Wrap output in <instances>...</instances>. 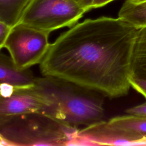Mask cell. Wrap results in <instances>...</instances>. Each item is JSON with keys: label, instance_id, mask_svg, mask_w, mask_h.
Here are the masks:
<instances>
[{"label": "cell", "instance_id": "cell-10", "mask_svg": "<svg viewBox=\"0 0 146 146\" xmlns=\"http://www.w3.org/2000/svg\"><path fill=\"white\" fill-rule=\"evenodd\" d=\"M32 0H0V22L13 27L18 24Z\"/></svg>", "mask_w": 146, "mask_h": 146}, {"label": "cell", "instance_id": "cell-7", "mask_svg": "<svg viewBox=\"0 0 146 146\" xmlns=\"http://www.w3.org/2000/svg\"><path fill=\"white\" fill-rule=\"evenodd\" d=\"M50 104L46 99L35 88H14L13 94L7 98L1 96L0 115H18L30 112H41L48 115Z\"/></svg>", "mask_w": 146, "mask_h": 146}, {"label": "cell", "instance_id": "cell-1", "mask_svg": "<svg viewBox=\"0 0 146 146\" xmlns=\"http://www.w3.org/2000/svg\"><path fill=\"white\" fill-rule=\"evenodd\" d=\"M139 28L120 18L87 19L51 44L40 63L43 76L65 79L105 96L128 94Z\"/></svg>", "mask_w": 146, "mask_h": 146}, {"label": "cell", "instance_id": "cell-13", "mask_svg": "<svg viewBox=\"0 0 146 146\" xmlns=\"http://www.w3.org/2000/svg\"><path fill=\"white\" fill-rule=\"evenodd\" d=\"M131 87L146 99V74H131Z\"/></svg>", "mask_w": 146, "mask_h": 146}, {"label": "cell", "instance_id": "cell-2", "mask_svg": "<svg viewBox=\"0 0 146 146\" xmlns=\"http://www.w3.org/2000/svg\"><path fill=\"white\" fill-rule=\"evenodd\" d=\"M34 87L49 103L51 117L76 128L104 120L105 96L97 91L49 76L36 78Z\"/></svg>", "mask_w": 146, "mask_h": 146}, {"label": "cell", "instance_id": "cell-9", "mask_svg": "<svg viewBox=\"0 0 146 146\" xmlns=\"http://www.w3.org/2000/svg\"><path fill=\"white\" fill-rule=\"evenodd\" d=\"M118 17L140 29L146 26V1L125 0L121 6Z\"/></svg>", "mask_w": 146, "mask_h": 146}, {"label": "cell", "instance_id": "cell-4", "mask_svg": "<svg viewBox=\"0 0 146 146\" xmlns=\"http://www.w3.org/2000/svg\"><path fill=\"white\" fill-rule=\"evenodd\" d=\"M86 12L75 0H32L19 23L51 33L73 26Z\"/></svg>", "mask_w": 146, "mask_h": 146}, {"label": "cell", "instance_id": "cell-6", "mask_svg": "<svg viewBox=\"0 0 146 146\" xmlns=\"http://www.w3.org/2000/svg\"><path fill=\"white\" fill-rule=\"evenodd\" d=\"M72 145H146V136L119 129L104 120L78 130Z\"/></svg>", "mask_w": 146, "mask_h": 146}, {"label": "cell", "instance_id": "cell-14", "mask_svg": "<svg viewBox=\"0 0 146 146\" xmlns=\"http://www.w3.org/2000/svg\"><path fill=\"white\" fill-rule=\"evenodd\" d=\"M125 112L126 113L129 115L146 116V102L142 104L129 108L127 109Z\"/></svg>", "mask_w": 146, "mask_h": 146}, {"label": "cell", "instance_id": "cell-8", "mask_svg": "<svg viewBox=\"0 0 146 146\" xmlns=\"http://www.w3.org/2000/svg\"><path fill=\"white\" fill-rule=\"evenodd\" d=\"M36 78L29 68H18L11 57L0 54V82L9 84L14 88H30L35 85Z\"/></svg>", "mask_w": 146, "mask_h": 146}, {"label": "cell", "instance_id": "cell-15", "mask_svg": "<svg viewBox=\"0 0 146 146\" xmlns=\"http://www.w3.org/2000/svg\"><path fill=\"white\" fill-rule=\"evenodd\" d=\"M11 27L8 25L0 22V48H2L3 44L8 37L10 31L11 30Z\"/></svg>", "mask_w": 146, "mask_h": 146}, {"label": "cell", "instance_id": "cell-3", "mask_svg": "<svg viewBox=\"0 0 146 146\" xmlns=\"http://www.w3.org/2000/svg\"><path fill=\"white\" fill-rule=\"evenodd\" d=\"M78 129L41 112L0 115L4 145H70Z\"/></svg>", "mask_w": 146, "mask_h": 146}, {"label": "cell", "instance_id": "cell-17", "mask_svg": "<svg viewBox=\"0 0 146 146\" xmlns=\"http://www.w3.org/2000/svg\"><path fill=\"white\" fill-rule=\"evenodd\" d=\"M86 11L93 9L94 0H75Z\"/></svg>", "mask_w": 146, "mask_h": 146}, {"label": "cell", "instance_id": "cell-11", "mask_svg": "<svg viewBox=\"0 0 146 146\" xmlns=\"http://www.w3.org/2000/svg\"><path fill=\"white\" fill-rule=\"evenodd\" d=\"M131 68V74H146V26L140 28L137 32Z\"/></svg>", "mask_w": 146, "mask_h": 146}, {"label": "cell", "instance_id": "cell-18", "mask_svg": "<svg viewBox=\"0 0 146 146\" xmlns=\"http://www.w3.org/2000/svg\"><path fill=\"white\" fill-rule=\"evenodd\" d=\"M113 0H94L92 8H98L103 7L107 3L112 2Z\"/></svg>", "mask_w": 146, "mask_h": 146}, {"label": "cell", "instance_id": "cell-19", "mask_svg": "<svg viewBox=\"0 0 146 146\" xmlns=\"http://www.w3.org/2000/svg\"><path fill=\"white\" fill-rule=\"evenodd\" d=\"M135 1H137V2H143V1H146V0H133Z\"/></svg>", "mask_w": 146, "mask_h": 146}, {"label": "cell", "instance_id": "cell-5", "mask_svg": "<svg viewBox=\"0 0 146 146\" xmlns=\"http://www.w3.org/2000/svg\"><path fill=\"white\" fill-rule=\"evenodd\" d=\"M50 33L19 23L11 28L2 48L7 50L18 68H29L45 56L50 45Z\"/></svg>", "mask_w": 146, "mask_h": 146}, {"label": "cell", "instance_id": "cell-16", "mask_svg": "<svg viewBox=\"0 0 146 146\" xmlns=\"http://www.w3.org/2000/svg\"><path fill=\"white\" fill-rule=\"evenodd\" d=\"M1 96L7 98L11 96L14 90V87L9 84L1 83Z\"/></svg>", "mask_w": 146, "mask_h": 146}, {"label": "cell", "instance_id": "cell-12", "mask_svg": "<svg viewBox=\"0 0 146 146\" xmlns=\"http://www.w3.org/2000/svg\"><path fill=\"white\" fill-rule=\"evenodd\" d=\"M108 122L119 129L146 136V116L128 114L113 117Z\"/></svg>", "mask_w": 146, "mask_h": 146}]
</instances>
